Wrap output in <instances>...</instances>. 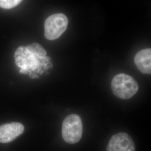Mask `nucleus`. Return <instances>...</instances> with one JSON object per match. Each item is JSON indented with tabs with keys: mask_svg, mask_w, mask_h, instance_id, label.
Here are the masks:
<instances>
[{
	"mask_svg": "<svg viewBox=\"0 0 151 151\" xmlns=\"http://www.w3.org/2000/svg\"><path fill=\"white\" fill-rule=\"evenodd\" d=\"M134 143L127 133H119L114 135L108 144L106 151H135Z\"/></svg>",
	"mask_w": 151,
	"mask_h": 151,
	"instance_id": "nucleus-4",
	"label": "nucleus"
},
{
	"mask_svg": "<svg viewBox=\"0 0 151 151\" xmlns=\"http://www.w3.org/2000/svg\"><path fill=\"white\" fill-rule=\"evenodd\" d=\"M26 48L30 53L40 57H45L47 55L46 50L39 44H30L26 47Z\"/></svg>",
	"mask_w": 151,
	"mask_h": 151,
	"instance_id": "nucleus-7",
	"label": "nucleus"
},
{
	"mask_svg": "<svg viewBox=\"0 0 151 151\" xmlns=\"http://www.w3.org/2000/svg\"><path fill=\"white\" fill-rule=\"evenodd\" d=\"M111 87L114 94L121 99H129L139 90L137 82L131 76L125 73L115 76L111 81Z\"/></svg>",
	"mask_w": 151,
	"mask_h": 151,
	"instance_id": "nucleus-1",
	"label": "nucleus"
},
{
	"mask_svg": "<svg viewBox=\"0 0 151 151\" xmlns=\"http://www.w3.org/2000/svg\"><path fill=\"white\" fill-rule=\"evenodd\" d=\"M83 127L81 118L77 114H70L65 118L62 124L63 138L69 144H75L81 139Z\"/></svg>",
	"mask_w": 151,
	"mask_h": 151,
	"instance_id": "nucleus-2",
	"label": "nucleus"
},
{
	"mask_svg": "<svg viewBox=\"0 0 151 151\" xmlns=\"http://www.w3.org/2000/svg\"><path fill=\"white\" fill-rule=\"evenodd\" d=\"M22 0H0V7L4 9H11L19 5Z\"/></svg>",
	"mask_w": 151,
	"mask_h": 151,
	"instance_id": "nucleus-8",
	"label": "nucleus"
},
{
	"mask_svg": "<svg viewBox=\"0 0 151 151\" xmlns=\"http://www.w3.org/2000/svg\"><path fill=\"white\" fill-rule=\"evenodd\" d=\"M151 49L141 50L135 55L134 63L140 72L145 74L151 73Z\"/></svg>",
	"mask_w": 151,
	"mask_h": 151,
	"instance_id": "nucleus-6",
	"label": "nucleus"
},
{
	"mask_svg": "<svg viewBox=\"0 0 151 151\" xmlns=\"http://www.w3.org/2000/svg\"><path fill=\"white\" fill-rule=\"evenodd\" d=\"M24 127L20 123H11L0 126V143H7L24 132Z\"/></svg>",
	"mask_w": 151,
	"mask_h": 151,
	"instance_id": "nucleus-5",
	"label": "nucleus"
},
{
	"mask_svg": "<svg viewBox=\"0 0 151 151\" xmlns=\"http://www.w3.org/2000/svg\"><path fill=\"white\" fill-rule=\"evenodd\" d=\"M68 19L63 14H55L48 17L44 23V35L50 40L60 38L68 26Z\"/></svg>",
	"mask_w": 151,
	"mask_h": 151,
	"instance_id": "nucleus-3",
	"label": "nucleus"
}]
</instances>
